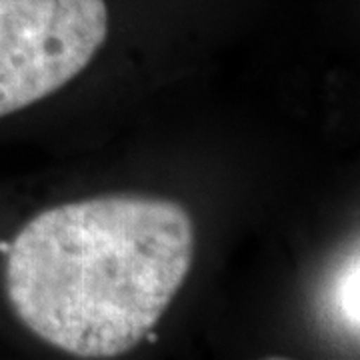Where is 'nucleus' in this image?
<instances>
[{"label": "nucleus", "instance_id": "1", "mask_svg": "<svg viewBox=\"0 0 360 360\" xmlns=\"http://www.w3.org/2000/svg\"><path fill=\"white\" fill-rule=\"evenodd\" d=\"M6 257V295L25 326L78 359H112L179 295L194 224L167 198L98 196L40 212Z\"/></svg>", "mask_w": 360, "mask_h": 360}, {"label": "nucleus", "instance_id": "2", "mask_svg": "<svg viewBox=\"0 0 360 360\" xmlns=\"http://www.w3.org/2000/svg\"><path fill=\"white\" fill-rule=\"evenodd\" d=\"M106 34L104 0H0V118L68 84Z\"/></svg>", "mask_w": 360, "mask_h": 360}, {"label": "nucleus", "instance_id": "3", "mask_svg": "<svg viewBox=\"0 0 360 360\" xmlns=\"http://www.w3.org/2000/svg\"><path fill=\"white\" fill-rule=\"evenodd\" d=\"M335 307L348 330L359 333V257L348 260L342 274L336 278Z\"/></svg>", "mask_w": 360, "mask_h": 360}, {"label": "nucleus", "instance_id": "4", "mask_svg": "<svg viewBox=\"0 0 360 360\" xmlns=\"http://www.w3.org/2000/svg\"><path fill=\"white\" fill-rule=\"evenodd\" d=\"M11 248H13V240H0V252L2 255H8Z\"/></svg>", "mask_w": 360, "mask_h": 360}]
</instances>
